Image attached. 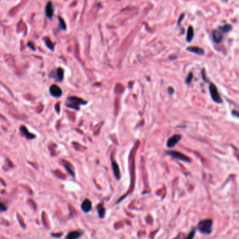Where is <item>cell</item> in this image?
Masks as SVG:
<instances>
[{
	"mask_svg": "<svg viewBox=\"0 0 239 239\" xmlns=\"http://www.w3.org/2000/svg\"><path fill=\"white\" fill-rule=\"evenodd\" d=\"M213 220L210 219H205L200 221L197 224V229L204 234H210L212 232Z\"/></svg>",
	"mask_w": 239,
	"mask_h": 239,
	"instance_id": "cell-1",
	"label": "cell"
},
{
	"mask_svg": "<svg viewBox=\"0 0 239 239\" xmlns=\"http://www.w3.org/2000/svg\"><path fill=\"white\" fill-rule=\"evenodd\" d=\"M87 104V102L82 99L81 98H78L77 97H70L67 99V106L68 107L73 108V109L78 110L79 105H84Z\"/></svg>",
	"mask_w": 239,
	"mask_h": 239,
	"instance_id": "cell-2",
	"label": "cell"
},
{
	"mask_svg": "<svg viewBox=\"0 0 239 239\" xmlns=\"http://www.w3.org/2000/svg\"><path fill=\"white\" fill-rule=\"evenodd\" d=\"M209 90H210V95H211V97L213 100L214 101H215L216 103H222V98L220 97V94H219L218 92V90L217 89L216 86L214 85L213 83H211L210 85V88H209Z\"/></svg>",
	"mask_w": 239,
	"mask_h": 239,
	"instance_id": "cell-3",
	"label": "cell"
},
{
	"mask_svg": "<svg viewBox=\"0 0 239 239\" xmlns=\"http://www.w3.org/2000/svg\"><path fill=\"white\" fill-rule=\"evenodd\" d=\"M167 153L168 154H170V155H171L173 157L178 159V160H182V161L188 162H190V158H189L188 157H187L186 155H185V154H183L181 153V152H180L174 151V150H172V151H168Z\"/></svg>",
	"mask_w": 239,
	"mask_h": 239,
	"instance_id": "cell-4",
	"label": "cell"
},
{
	"mask_svg": "<svg viewBox=\"0 0 239 239\" xmlns=\"http://www.w3.org/2000/svg\"><path fill=\"white\" fill-rule=\"evenodd\" d=\"M181 138L182 136L180 134H176V135H174L172 137L168 138V140H167V143H166L168 148H173L174 146H176L178 143V142L181 139Z\"/></svg>",
	"mask_w": 239,
	"mask_h": 239,
	"instance_id": "cell-5",
	"label": "cell"
},
{
	"mask_svg": "<svg viewBox=\"0 0 239 239\" xmlns=\"http://www.w3.org/2000/svg\"><path fill=\"white\" fill-rule=\"evenodd\" d=\"M45 13L46 17H47L48 18L51 19L52 18H53L54 13V8L53 3H52L51 1H49V2L47 3V4H46L45 9Z\"/></svg>",
	"mask_w": 239,
	"mask_h": 239,
	"instance_id": "cell-6",
	"label": "cell"
},
{
	"mask_svg": "<svg viewBox=\"0 0 239 239\" xmlns=\"http://www.w3.org/2000/svg\"><path fill=\"white\" fill-rule=\"evenodd\" d=\"M50 93L55 97H59L62 95V92L61 88L57 85H53L50 88Z\"/></svg>",
	"mask_w": 239,
	"mask_h": 239,
	"instance_id": "cell-7",
	"label": "cell"
},
{
	"mask_svg": "<svg viewBox=\"0 0 239 239\" xmlns=\"http://www.w3.org/2000/svg\"><path fill=\"white\" fill-rule=\"evenodd\" d=\"M20 130H21V133H23V135H25V137L28 138V139H33V138H36V136L35 134L30 133L25 126L22 125L21 127H20Z\"/></svg>",
	"mask_w": 239,
	"mask_h": 239,
	"instance_id": "cell-8",
	"label": "cell"
},
{
	"mask_svg": "<svg viewBox=\"0 0 239 239\" xmlns=\"http://www.w3.org/2000/svg\"><path fill=\"white\" fill-rule=\"evenodd\" d=\"M81 208L85 213L90 212L92 209V202L89 199L84 200L81 205Z\"/></svg>",
	"mask_w": 239,
	"mask_h": 239,
	"instance_id": "cell-9",
	"label": "cell"
},
{
	"mask_svg": "<svg viewBox=\"0 0 239 239\" xmlns=\"http://www.w3.org/2000/svg\"><path fill=\"white\" fill-rule=\"evenodd\" d=\"M112 167H113V173L114 175H115V178L117 179H119L120 177V168L119 166H118V164L116 163L115 160L113 159H112Z\"/></svg>",
	"mask_w": 239,
	"mask_h": 239,
	"instance_id": "cell-10",
	"label": "cell"
},
{
	"mask_svg": "<svg viewBox=\"0 0 239 239\" xmlns=\"http://www.w3.org/2000/svg\"><path fill=\"white\" fill-rule=\"evenodd\" d=\"M188 51L192 52V53H196L197 55H202L204 54V51L202 49H201L199 47H196V46H192V47H189L187 49Z\"/></svg>",
	"mask_w": 239,
	"mask_h": 239,
	"instance_id": "cell-11",
	"label": "cell"
},
{
	"mask_svg": "<svg viewBox=\"0 0 239 239\" xmlns=\"http://www.w3.org/2000/svg\"><path fill=\"white\" fill-rule=\"evenodd\" d=\"M81 232H78V231H73L67 234L66 239H78L79 237L81 236Z\"/></svg>",
	"mask_w": 239,
	"mask_h": 239,
	"instance_id": "cell-12",
	"label": "cell"
},
{
	"mask_svg": "<svg viewBox=\"0 0 239 239\" xmlns=\"http://www.w3.org/2000/svg\"><path fill=\"white\" fill-rule=\"evenodd\" d=\"M213 39L214 41L216 42V43H220L221 41H222V40L223 39V36H222V32H220L218 31V30H216V31H214L213 32Z\"/></svg>",
	"mask_w": 239,
	"mask_h": 239,
	"instance_id": "cell-13",
	"label": "cell"
},
{
	"mask_svg": "<svg viewBox=\"0 0 239 239\" xmlns=\"http://www.w3.org/2000/svg\"><path fill=\"white\" fill-rule=\"evenodd\" d=\"M194 29L192 27H189L188 29V33H187V41H191L194 37Z\"/></svg>",
	"mask_w": 239,
	"mask_h": 239,
	"instance_id": "cell-14",
	"label": "cell"
},
{
	"mask_svg": "<svg viewBox=\"0 0 239 239\" xmlns=\"http://www.w3.org/2000/svg\"><path fill=\"white\" fill-rule=\"evenodd\" d=\"M97 211L98 213H99V216L100 218H102L104 217V215H105V208H104V206L102 204H99V206H97Z\"/></svg>",
	"mask_w": 239,
	"mask_h": 239,
	"instance_id": "cell-15",
	"label": "cell"
},
{
	"mask_svg": "<svg viewBox=\"0 0 239 239\" xmlns=\"http://www.w3.org/2000/svg\"><path fill=\"white\" fill-rule=\"evenodd\" d=\"M63 163H64L63 165L65 166V167L66 169L67 170V171L69 172V174H71L72 176H74V171H73V170H72L71 164L69 163V162H66V161H64V162H63Z\"/></svg>",
	"mask_w": 239,
	"mask_h": 239,
	"instance_id": "cell-16",
	"label": "cell"
},
{
	"mask_svg": "<svg viewBox=\"0 0 239 239\" xmlns=\"http://www.w3.org/2000/svg\"><path fill=\"white\" fill-rule=\"evenodd\" d=\"M44 41H45V43H46V46H47V47L49 48L50 50H51V51H53V50H54V46H55V45H54V43L51 41V40L50 39H49V38H45V39H44Z\"/></svg>",
	"mask_w": 239,
	"mask_h": 239,
	"instance_id": "cell-17",
	"label": "cell"
},
{
	"mask_svg": "<svg viewBox=\"0 0 239 239\" xmlns=\"http://www.w3.org/2000/svg\"><path fill=\"white\" fill-rule=\"evenodd\" d=\"M57 76L59 81H62L64 78V71L62 68H58L57 70Z\"/></svg>",
	"mask_w": 239,
	"mask_h": 239,
	"instance_id": "cell-18",
	"label": "cell"
},
{
	"mask_svg": "<svg viewBox=\"0 0 239 239\" xmlns=\"http://www.w3.org/2000/svg\"><path fill=\"white\" fill-rule=\"evenodd\" d=\"M231 29H232V27L229 25H224V26H223V27H220V30H221L223 33H227L228 32H229Z\"/></svg>",
	"mask_w": 239,
	"mask_h": 239,
	"instance_id": "cell-19",
	"label": "cell"
},
{
	"mask_svg": "<svg viewBox=\"0 0 239 239\" xmlns=\"http://www.w3.org/2000/svg\"><path fill=\"white\" fill-rule=\"evenodd\" d=\"M59 21H60V27L62 28V29H66V27H67V26H66V23L65 21H64L63 19L62 18L59 17Z\"/></svg>",
	"mask_w": 239,
	"mask_h": 239,
	"instance_id": "cell-20",
	"label": "cell"
},
{
	"mask_svg": "<svg viewBox=\"0 0 239 239\" xmlns=\"http://www.w3.org/2000/svg\"><path fill=\"white\" fill-rule=\"evenodd\" d=\"M194 235H195V229H192L190 232V234L188 235V236L186 237L185 239H193Z\"/></svg>",
	"mask_w": 239,
	"mask_h": 239,
	"instance_id": "cell-21",
	"label": "cell"
},
{
	"mask_svg": "<svg viewBox=\"0 0 239 239\" xmlns=\"http://www.w3.org/2000/svg\"><path fill=\"white\" fill-rule=\"evenodd\" d=\"M192 77H193V75H192V73H190V74H189L188 77L187 78V79H186V83H190V82H191V81H192Z\"/></svg>",
	"mask_w": 239,
	"mask_h": 239,
	"instance_id": "cell-22",
	"label": "cell"
},
{
	"mask_svg": "<svg viewBox=\"0 0 239 239\" xmlns=\"http://www.w3.org/2000/svg\"><path fill=\"white\" fill-rule=\"evenodd\" d=\"M27 46H28V47H29V48H30V49H31L32 50H33V51H35V45H34V43H32V42L29 41V43H27Z\"/></svg>",
	"mask_w": 239,
	"mask_h": 239,
	"instance_id": "cell-23",
	"label": "cell"
},
{
	"mask_svg": "<svg viewBox=\"0 0 239 239\" xmlns=\"http://www.w3.org/2000/svg\"><path fill=\"white\" fill-rule=\"evenodd\" d=\"M7 210V207L4 204H1V203H0V212L1 211H4V210Z\"/></svg>",
	"mask_w": 239,
	"mask_h": 239,
	"instance_id": "cell-24",
	"label": "cell"
},
{
	"mask_svg": "<svg viewBox=\"0 0 239 239\" xmlns=\"http://www.w3.org/2000/svg\"><path fill=\"white\" fill-rule=\"evenodd\" d=\"M60 102H58V103L56 104L55 105V110H56V111L58 113H60Z\"/></svg>",
	"mask_w": 239,
	"mask_h": 239,
	"instance_id": "cell-25",
	"label": "cell"
},
{
	"mask_svg": "<svg viewBox=\"0 0 239 239\" xmlns=\"http://www.w3.org/2000/svg\"><path fill=\"white\" fill-rule=\"evenodd\" d=\"M232 113H233V115H234L237 116V117L239 118V112L234 110V111H232Z\"/></svg>",
	"mask_w": 239,
	"mask_h": 239,
	"instance_id": "cell-26",
	"label": "cell"
}]
</instances>
